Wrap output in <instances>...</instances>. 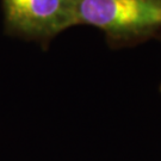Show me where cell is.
<instances>
[{"label": "cell", "mask_w": 161, "mask_h": 161, "mask_svg": "<svg viewBox=\"0 0 161 161\" xmlns=\"http://www.w3.org/2000/svg\"><path fill=\"white\" fill-rule=\"evenodd\" d=\"M8 35L47 43L75 26V0H3Z\"/></svg>", "instance_id": "cell-2"}, {"label": "cell", "mask_w": 161, "mask_h": 161, "mask_svg": "<svg viewBox=\"0 0 161 161\" xmlns=\"http://www.w3.org/2000/svg\"><path fill=\"white\" fill-rule=\"evenodd\" d=\"M75 24L97 28L112 46L141 42L161 30V0H75Z\"/></svg>", "instance_id": "cell-1"}]
</instances>
